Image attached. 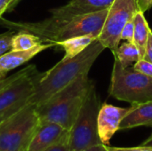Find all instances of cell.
Masks as SVG:
<instances>
[{
  "label": "cell",
  "mask_w": 152,
  "mask_h": 151,
  "mask_svg": "<svg viewBox=\"0 0 152 151\" xmlns=\"http://www.w3.org/2000/svg\"><path fill=\"white\" fill-rule=\"evenodd\" d=\"M42 75L36 68L0 91V124L28 104Z\"/></svg>",
  "instance_id": "52a82bcc"
},
{
  "label": "cell",
  "mask_w": 152,
  "mask_h": 151,
  "mask_svg": "<svg viewBox=\"0 0 152 151\" xmlns=\"http://www.w3.org/2000/svg\"><path fill=\"white\" fill-rule=\"evenodd\" d=\"M110 151H152V147L140 145L138 147H112L109 146Z\"/></svg>",
  "instance_id": "603a6c76"
},
{
  "label": "cell",
  "mask_w": 152,
  "mask_h": 151,
  "mask_svg": "<svg viewBox=\"0 0 152 151\" xmlns=\"http://www.w3.org/2000/svg\"><path fill=\"white\" fill-rule=\"evenodd\" d=\"M34 69H36V66H35V65H28V67H25L24 69H20V71L15 72L14 74L11 75L10 77H5L4 79H3L2 81H0V91H1L2 89H4V87H6L7 85H9L12 82H13V81L16 80L17 78H19V77H20L21 76H23V75L28 73L29 71L33 70Z\"/></svg>",
  "instance_id": "d6986e66"
},
{
  "label": "cell",
  "mask_w": 152,
  "mask_h": 151,
  "mask_svg": "<svg viewBox=\"0 0 152 151\" xmlns=\"http://www.w3.org/2000/svg\"><path fill=\"white\" fill-rule=\"evenodd\" d=\"M114 0H71L68 4L50 10L52 16L69 19L77 15L94 12L110 8Z\"/></svg>",
  "instance_id": "8fae6325"
},
{
  "label": "cell",
  "mask_w": 152,
  "mask_h": 151,
  "mask_svg": "<svg viewBox=\"0 0 152 151\" xmlns=\"http://www.w3.org/2000/svg\"><path fill=\"white\" fill-rule=\"evenodd\" d=\"M133 69L138 72H141L146 76L152 77V63L144 59H141L138 61H136Z\"/></svg>",
  "instance_id": "ffe728a7"
},
{
  "label": "cell",
  "mask_w": 152,
  "mask_h": 151,
  "mask_svg": "<svg viewBox=\"0 0 152 151\" xmlns=\"http://www.w3.org/2000/svg\"><path fill=\"white\" fill-rule=\"evenodd\" d=\"M139 11L145 12L152 7V0H137Z\"/></svg>",
  "instance_id": "d4e9b609"
},
{
  "label": "cell",
  "mask_w": 152,
  "mask_h": 151,
  "mask_svg": "<svg viewBox=\"0 0 152 151\" xmlns=\"http://www.w3.org/2000/svg\"><path fill=\"white\" fill-rule=\"evenodd\" d=\"M43 44L41 38L35 34L27 31H18L12 38V50L26 51Z\"/></svg>",
  "instance_id": "e0dca14e"
},
{
  "label": "cell",
  "mask_w": 152,
  "mask_h": 151,
  "mask_svg": "<svg viewBox=\"0 0 152 151\" xmlns=\"http://www.w3.org/2000/svg\"><path fill=\"white\" fill-rule=\"evenodd\" d=\"M81 151H110V150L108 148V145L101 143V144H97V145L92 146L90 148H87V149L83 150Z\"/></svg>",
  "instance_id": "484cf974"
},
{
  "label": "cell",
  "mask_w": 152,
  "mask_h": 151,
  "mask_svg": "<svg viewBox=\"0 0 152 151\" xmlns=\"http://www.w3.org/2000/svg\"><path fill=\"white\" fill-rule=\"evenodd\" d=\"M139 11L137 0H114L110 6L99 42L114 53L120 42L121 32L127 22L133 20Z\"/></svg>",
  "instance_id": "ba28073f"
},
{
  "label": "cell",
  "mask_w": 152,
  "mask_h": 151,
  "mask_svg": "<svg viewBox=\"0 0 152 151\" xmlns=\"http://www.w3.org/2000/svg\"><path fill=\"white\" fill-rule=\"evenodd\" d=\"M142 145H144V146H151V147H152V133L151 135L147 140H145V141L142 143Z\"/></svg>",
  "instance_id": "83f0119b"
},
{
  "label": "cell",
  "mask_w": 152,
  "mask_h": 151,
  "mask_svg": "<svg viewBox=\"0 0 152 151\" xmlns=\"http://www.w3.org/2000/svg\"><path fill=\"white\" fill-rule=\"evenodd\" d=\"M104 49L105 47L96 39L75 57L61 60L51 69L43 73L36 85L34 93L28 103L37 106L44 103L79 76L88 73Z\"/></svg>",
  "instance_id": "7a4b0ae2"
},
{
  "label": "cell",
  "mask_w": 152,
  "mask_h": 151,
  "mask_svg": "<svg viewBox=\"0 0 152 151\" xmlns=\"http://www.w3.org/2000/svg\"><path fill=\"white\" fill-rule=\"evenodd\" d=\"M9 4L10 0H0V18L6 11H8Z\"/></svg>",
  "instance_id": "4316f807"
},
{
  "label": "cell",
  "mask_w": 152,
  "mask_h": 151,
  "mask_svg": "<svg viewBox=\"0 0 152 151\" xmlns=\"http://www.w3.org/2000/svg\"><path fill=\"white\" fill-rule=\"evenodd\" d=\"M93 85L88 73L79 76L46 101L37 106L40 121L56 123L69 131Z\"/></svg>",
  "instance_id": "3957f363"
},
{
  "label": "cell",
  "mask_w": 152,
  "mask_h": 151,
  "mask_svg": "<svg viewBox=\"0 0 152 151\" xmlns=\"http://www.w3.org/2000/svg\"><path fill=\"white\" fill-rule=\"evenodd\" d=\"M5 77H6V74L5 73H0V81L4 79Z\"/></svg>",
  "instance_id": "f546056e"
},
{
  "label": "cell",
  "mask_w": 152,
  "mask_h": 151,
  "mask_svg": "<svg viewBox=\"0 0 152 151\" xmlns=\"http://www.w3.org/2000/svg\"><path fill=\"white\" fill-rule=\"evenodd\" d=\"M13 35L14 31L12 30L0 34V56L12 50V38Z\"/></svg>",
  "instance_id": "ac0fdd59"
},
{
  "label": "cell",
  "mask_w": 152,
  "mask_h": 151,
  "mask_svg": "<svg viewBox=\"0 0 152 151\" xmlns=\"http://www.w3.org/2000/svg\"><path fill=\"white\" fill-rule=\"evenodd\" d=\"M20 0H10V4H9V8H8V11L9 10H12L19 2Z\"/></svg>",
  "instance_id": "f1b7e54d"
},
{
  "label": "cell",
  "mask_w": 152,
  "mask_h": 151,
  "mask_svg": "<svg viewBox=\"0 0 152 151\" xmlns=\"http://www.w3.org/2000/svg\"><path fill=\"white\" fill-rule=\"evenodd\" d=\"M130 108H119L111 104L103 103L98 114V133L101 142L109 145L113 135L119 130L120 123Z\"/></svg>",
  "instance_id": "9c48e42d"
},
{
  "label": "cell",
  "mask_w": 152,
  "mask_h": 151,
  "mask_svg": "<svg viewBox=\"0 0 152 151\" xmlns=\"http://www.w3.org/2000/svg\"><path fill=\"white\" fill-rule=\"evenodd\" d=\"M101 101L94 85L89 90L78 116L69 131V144L71 151H81L102 143L98 133V114Z\"/></svg>",
  "instance_id": "8992f818"
},
{
  "label": "cell",
  "mask_w": 152,
  "mask_h": 151,
  "mask_svg": "<svg viewBox=\"0 0 152 151\" xmlns=\"http://www.w3.org/2000/svg\"><path fill=\"white\" fill-rule=\"evenodd\" d=\"M143 59L152 63V31H151H151L149 32V37H148V41H147L146 51H145V54H144Z\"/></svg>",
  "instance_id": "cb8c5ba5"
},
{
  "label": "cell",
  "mask_w": 152,
  "mask_h": 151,
  "mask_svg": "<svg viewBox=\"0 0 152 151\" xmlns=\"http://www.w3.org/2000/svg\"><path fill=\"white\" fill-rule=\"evenodd\" d=\"M43 151H71L69 144V133L61 142Z\"/></svg>",
  "instance_id": "7402d4cb"
},
{
  "label": "cell",
  "mask_w": 152,
  "mask_h": 151,
  "mask_svg": "<svg viewBox=\"0 0 152 151\" xmlns=\"http://www.w3.org/2000/svg\"><path fill=\"white\" fill-rule=\"evenodd\" d=\"M134 20H130L126 24L124 27L121 35H120V39L121 40H126L129 43L134 42Z\"/></svg>",
  "instance_id": "44dd1931"
},
{
  "label": "cell",
  "mask_w": 152,
  "mask_h": 151,
  "mask_svg": "<svg viewBox=\"0 0 152 151\" xmlns=\"http://www.w3.org/2000/svg\"><path fill=\"white\" fill-rule=\"evenodd\" d=\"M110 95L131 105L152 101V77L134 69H124L115 57Z\"/></svg>",
  "instance_id": "5b68a950"
},
{
  "label": "cell",
  "mask_w": 152,
  "mask_h": 151,
  "mask_svg": "<svg viewBox=\"0 0 152 151\" xmlns=\"http://www.w3.org/2000/svg\"><path fill=\"white\" fill-rule=\"evenodd\" d=\"M40 123L37 105L28 103L0 124V151H28Z\"/></svg>",
  "instance_id": "277c9868"
},
{
  "label": "cell",
  "mask_w": 152,
  "mask_h": 151,
  "mask_svg": "<svg viewBox=\"0 0 152 151\" xmlns=\"http://www.w3.org/2000/svg\"><path fill=\"white\" fill-rule=\"evenodd\" d=\"M134 44L139 50L142 59L145 54L147 41L149 37V32L151 28L145 19L144 12L138 11L134 18Z\"/></svg>",
  "instance_id": "5bb4252c"
},
{
  "label": "cell",
  "mask_w": 152,
  "mask_h": 151,
  "mask_svg": "<svg viewBox=\"0 0 152 151\" xmlns=\"http://www.w3.org/2000/svg\"><path fill=\"white\" fill-rule=\"evenodd\" d=\"M113 54L118 60L124 69L128 68L133 63H135L139 60L142 59L134 44L129 42H125L124 44L118 45Z\"/></svg>",
  "instance_id": "2e32d148"
},
{
  "label": "cell",
  "mask_w": 152,
  "mask_h": 151,
  "mask_svg": "<svg viewBox=\"0 0 152 151\" xmlns=\"http://www.w3.org/2000/svg\"><path fill=\"white\" fill-rule=\"evenodd\" d=\"M94 40H96V38H94L92 36H83L72 37L59 42L56 44L61 46L65 51V54L61 60H68L79 54L87 46H89Z\"/></svg>",
  "instance_id": "9a60e30c"
},
{
  "label": "cell",
  "mask_w": 152,
  "mask_h": 151,
  "mask_svg": "<svg viewBox=\"0 0 152 151\" xmlns=\"http://www.w3.org/2000/svg\"><path fill=\"white\" fill-rule=\"evenodd\" d=\"M55 44L47 43V44H41L37 45L36 47L26 50V51H13L11 50L8 53L0 56V73L9 72L12 69H14L20 65L28 62L39 53L55 46Z\"/></svg>",
  "instance_id": "7c38bea8"
},
{
  "label": "cell",
  "mask_w": 152,
  "mask_h": 151,
  "mask_svg": "<svg viewBox=\"0 0 152 151\" xmlns=\"http://www.w3.org/2000/svg\"><path fill=\"white\" fill-rule=\"evenodd\" d=\"M69 133L61 125L49 121H40L28 151H43L61 142Z\"/></svg>",
  "instance_id": "30bf717a"
},
{
  "label": "cell",
  "mask_w": 152,
  "mask_h": 151,
  "mask_svg": "<svg viewBox=\"0 0 152 151\" xmlns=\"http://www.w3.org/2000/svg\"><path fill=\"white\" fill-rule=\"evenodd\" d=\"M108 9L77 15L69 19L53 16L37 22H16L0 18V24L12 31H27L39 36L43 43L59 42L83 36L98 38L105 22ZM57 45V44H56Z\"/></svg>",
  "instance_id": "6da1fadb"
},
{
  "label": "cell",
  "mask_w": 152,
  "mask_h": 151,
  "mask_svg": "<svg viewBox=\"0 0 152 151\" xmlns=\"http://www.w3.org/2000/svg\"><path fill=\"white\" fill-rule=\"evenodd\" d=\"M140 126L152 127V101L140 104H132L129 112L120 123L119 130Z\"/></svg>",
  "instance_id": "4fadbf2b"
}]
</instances>
